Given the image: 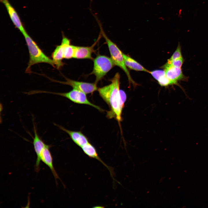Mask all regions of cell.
<instances>
[{
    "mask_svg": "<svg viewBox=\"0 0 208 208\" xmlns=\"http://www.w3.org/2000/svg\"><path fill=\"white\" fill-rule=\"evenodd\" d=\"M120 74L117 73L110 80V84L98 88L97 90L110 108L107 117L109 118H115L119 125L122 120V112L127 98L125 92L120 89Z\"/></svg>",
    "mask_w": 208,
    "mask_h": 208,
    "instance_id": "cell-1",
    "label": "cell"
},
{
    "mask_svg": "<svg viewBox=\"0 0 208 208\" xmlns=\"http://www.w3.org/2000/svg\"><path fill=\"white\" fill-rule=\"evenodd\" d=\"M27 44L29 58L25 73H30L31 67L38 63H46L55 68V64L52 59L47 56L42 51L36 42L29 35L26 31L22 33Z\"/></svg>",
    "mask_w": 208,
    "mask_h": 208,
    "instance_id": "cell-2",
    "label": "cell"
},
{
    "mask_svg": "<svg viewBox=\"0 0 208 208\" xmlns=\"http://www.w3.org/2000/svg\"><path fill=\"white\" fill-rule=\"evenodd\" d=\"M101 32L104 38L107 45L111 58L116 66H117L125 72L127 76L130 83L136 85V83L131 78L130 73L126 66L123 55V53L114 43L111 40L104 31L101 26L99 24Z\"/></svg>",
    "mask_w": 208,
    "mask_h": 208,
    "instance_id": "cell-3",
    "label": "cell"
},
{
    "mask_svg": "<svg viewBox=\"0 0 208 208\" xmlns=\"http://www.w3.org/2000/svg\"><path fill=\"white\" fill-rule=\"evenodd\" d=\"M93 60V67L90 74L95 76V82L97 84L116 65L111 57L105 55H98Z\"/></svg>",
    "mask_w": 208,
    "mask_h": 208,
    "instance_id": "cell-4",
    "label": "cell"
},
{
    "mask_svg": "<svg viewBox=\"0 0 208 208\" xmlns=\"http://www.w3.org/2000/svg\"><path fill=\"white\" fill-rule=\"evenodd\" d=\"M32 93L33 94L40 93H46L59 95L65 97L74 103L89 105L96 108L100 111H104V110L100 107L91 103L88 99L86 94L75 89L73 88L72 90L69 92L64 93L35 90H33Z\"/></svg>",
    "mask_w": 208,
    "mask_h": 208,
    "instance_id": "cell-5",
    "label": "cell"
},
{
    "mask_svg": "<svg viewBox=\"0 0 208 208\" xmlns=\"http://www.w3.org/2000/svg\"><path fill=\"white\" fill-rule=\"evenodd\" d=\"M49 79L51 81L64 84L69 85L75 89L86 94H92L97 90L98 88L97 84L95 82L90 83L87 82L78 81L65 78L66 81H57L52 79Z\"/></svg>",
    "mask_w": 208,
    "mask_h": 208,
    "instance_id": "cell-6",
    "label": "cell"
},
{
    "mask_svg": "<svg viewBox=\"0 0 208 208\" xmlns=\"http://www.w3.org/2000/svg\"><path fill=\"white\" fill-rule=\"evenodd\" d=\"M33 130L34 137L33 138V144L35 151L37 156V159L35 166V170L38 172L40 170V165L41 160V155L42 151L47 144L39 136L37 132L35 125L33 123Z\"/></svg>",
    "mask_w": 208,
    "mask_h": 208,
    "instance_id": "cell-7",
    "label": "cell"
},
{
    "mask_svg": "<svg viewBox=\"0 0 208 208\" xmlns=\"http://www.w3.org/2000/svg\"><path fill=\"white\" fill-rule=\"evenodd\" d=\"M5 6L11 21L14 25L22 34L26 30L16 11L8 0H0Z\"/></svg>",
    "mask_w": 208,
    "mask_h": 208,
    "instance_id": "cell-8",
    "label": "cell"
},
{
    "mask_svg": "<svg viewBox=\"0 0 208 208\" xmlns=\"http://www.w3.org/2000/svg\"><path fill=\"white\" fill-rule=\"evenodd\" d=\"M100 35L98 39L91 46L88 47L75 46L74 56L77 59H88L93 60L92 55L95 51L94 48L100 39Z\"/></svg>",
    "mask_w": 208,
    "mask_h": 208,
    "instance_id": "cell-9",
    "label": "cell"
},
{
    "mask_svg": "<svg viewBox=\"0 0 208 208\" xmlns=\"http://www.w3.org/2000/svg\"><path fill=\"white\" fill-rule=\"evenodd\" d=\"M60 129L67 133L70 136L73 141L77 146L81 147L84 145L89 143L87 138L81 131H75L68 130L63 127L54 123Z\"/></svg>",
    "mask_w": 208,
    "mask_h": 208,
    "instance_id": "cell-10",
    "label": "cell"
},
{
    "mask_svg": "<svg viewBox=\"0 0 208 208\" xmlns=\"http://www.w3.org/2000/svg\"><path fill=\"white\" fill-rule=\"evenodd\" d=\"M51 146L50 145H47L43 149L41 155V160L49 168L57 183V179L60 180V179L53 166V157L49 150Z\"/></svg>",
    "mask_w": 208,
    "mask_h": 208,
    "instance_id": "cell-11",
    "label": "cell"
},
{
    "mask_svg": "<svg viewBox=\"0 0 208 208\" xmlns=\"http://www.w3.org/2000/svg\"><path fill=\"white\" fill-rule=\"evenodd\" d=\"M163 67L166 76L174 84H177L178 81L183 79L184 77L181 68L164 65Z\"/></svg>",
    "mask_w": 208,
    "mask_h": 208,
    "instance_id": "cell-12",
    "label": "cell"
},
{
    "mask_svg": "<svg viewBox=\"0 0 208 208\" xmlns=\"http://www.w3.org/2000/svg\"><path fill=\"white\" fill-rule=\"evenodd\" d=\"M64 45L63 43L57 46L51 54V57L55 64V68L59 69L64 65L62 62L64 59Z\"/></svg>",
    "mask_w": 208,
    "mask_h": 208,
    "instance_id": "cell-13",
    "label": "cell"
},
{
    "mask_svg": "<svg viewBox=\"0 0 208 208\" xmlns=\"http://www.w3.org/2000/svg\"><path fill=\"white\" fill-rule=\"evenodd\" d=\"M162 86H166L174 84L166 76L164 70H155L149 73Z\"/></svg>",
    "mask_w": 208,
    "mask_h": 208,
    "instance_id": "cell-14",
    "label": "cell"
},
{
    "mask_svg": "<svg viewBox=\"0 0 208 208\" xmlns=\"http://www.w3.org/2000/svg\"><path fill=\"white\" fill-rule=\"evenodd\" d=\"M83 152L90 157L94 158L99 161L108 169L109 172L111 171L106 164H105L98 155L96 150L94 147L90 142L81 147Z\"/></svg>",
    "mask_w": 208,
    "mask_h": 208,
    "instance_id": "cell-15",
    "label": "cell"
},
{
    "mask_svg": "<svg viewBox=\"0 0 208 208\" xmlns=\"http://www.w3.org/2000/svg\"><path fill=\"white\" fill-rule=\"evenodd\" d=\"M123 57L125 64L130 69L136 71H143L149 73V71L145 68L141 64L130 57L123 53Z\"/></svg>",
    "mask_w": 208,
    "mask_h": 208,
    "instance_id": "cell-16",
    "label": "cell"
},
{
    "mask_svg": "<svg viewBox=\"0 0 208 208\" xmlns=\"http://www.w3.org/2000/svg\"><path fill=\"white\" fill-rule=\"evenodd\" d=\"M183 63V57L172 61H168L164 65L165 66L170 65L174 67L181 68Z\"/></svg>",
    "mask_w": 208,
    "mask_h": 208,
    "instance_id": "cell-17",
    "label": "cell"
},
{
    "mask_svg": "<svg viewBox=\"0 0 208 208\" xmlns=\"http://www.w3.org/2000/svg\"><path fill=\"white\" fill-rule=\"evenodd\" d=\"M182 57L181 53V48L180 44L178 45L174 52L168 61H172Z\"/></svg>",
    "mask_w": 208,
    "mask_h": 208,
    "instance_id": "cell-18",
    "label": "cell"
}]
</instances>
